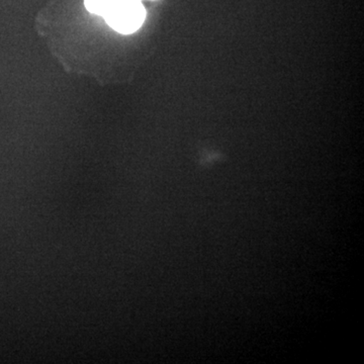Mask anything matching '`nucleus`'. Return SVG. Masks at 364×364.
<instances>
[{
	"label": "nucleus",
	"instance_id": "f257e3e1",
	"mask_svg": "<svg viewBox=\"0 0 364 364\" xmlns=\"http://www.w3.org/2000/svg\"><path fill=\"white\" fill-rule=\"evenodd\" d=\"M102 18L112 30L123 35H131L142 26L146 9L142 0H130L112 7Z\"/></svg>",
	"mask_w": 364,
	"mask_h": 364
},
{
	"label": "nucleus",
	"instance_id": "f03ea898",
	"mask_svg": "<svg viewBox=\"0 0 364 364\" xmlns=\"http://www.w3.org/2000/svg\"><path fill=\"white\" fill-rule=\"evenodd\" d=\"M126 1H130V0H85V4L90 13L102 16L112 7Z\"/></svg>",
	"mask_w": 364,
	"mask_h": 364
}]
</instances>
